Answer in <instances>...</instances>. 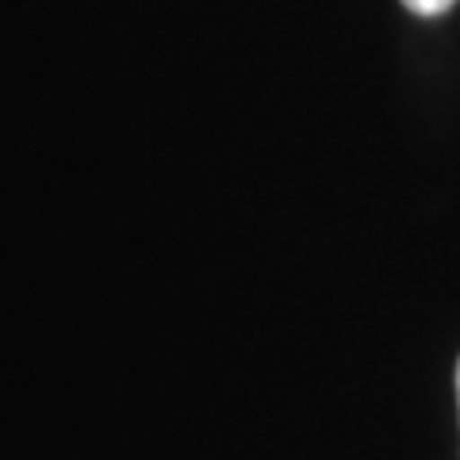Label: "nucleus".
<instances>
[{
	"mask_svg": "<svg viewBox=\"0 0 460 460\" xmlns=\"http://www.w3.org/2000/svg\"><path fill=\"white\" fill-rule=\"evenodd\" d=\"M456 399H460V361H456Z\"/></svg>",
	"mask_w": 460,
	"mask_h": 460,
	"instance_id": "nucleus-2",
	"label": "nucleus"
},
{
	"mask_svg": "<svg viewBox=\"0 0 460 460\" xmlns=\"http://www.w3.org/2000/svg\"><path fill=\"white\" fill-rule=\"evenodd\" d=\"M411 12H419V16H441V12H449L456 0H402Z\"/></svg>",
	"mask_w": 460,
	"mask_h": 460,
	"instance_id": "nucleus-1",
	"label": "nucleus"
}]
</instances>
